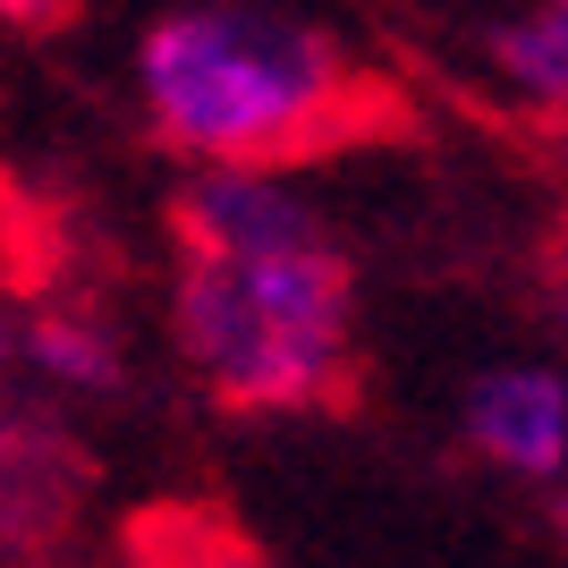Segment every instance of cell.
<instances>
[{
    "label": "cell",
    "instance_id": "cell-1",
    "mask_svg": "<svg viewBox=\"0 0 568 568\" xmlns=\"http://www.w3.org/2000/svg\"><path fill=\"white\" fill-rule=\"evenodd\" d=\"M179 348L237 407H306L348 348V263L263 170H204L179 195Z\"/></svg>",
    "mask_w": 568,
    "mask_h": 568
},
{
    "label": "cell",
    "instance_id": "cell-2",
    "mask_svg": "<svg viewBox=\"0 0 568 568\" xmlns=\"http://www.w3.org/2000/svg\"><path fill=\"white\" fill-rule=\"evenodd\" d=\"M153 128L170 144L204 153L213 170H255L281 153H306L348 119V60L323 26L255 9V0H213L179 9L144 34L136 51Z\"/></svg>",
    "mask_w": 568,
    "mask_h": 568
},
{
    "label": "cell",
    "instance_id": "cell-3",
    "mask_svg": "<svg viewBox=\"0 0 568 568\" xmlns=\"http://www.w3.org/2000/svg\"><path fill=\"white\" fill-rule=\"evenodd\" d=\"M467 433L500 458V467L551 475L568 458V382L544 374V365H500V374L475 382Z\"/></svg>",
    "mask_w": 568,
    "mask_h": 568
},
{
    "label": "cell",
    "instance_id": "cell-4",
    "mask_svg": "<svg viewBox=\"0 0 568 568\" xmlns=\"http://www.w3.org/2000/svg\"><path fill=\"white\" fill-rule=\"evenodd\" d=\"M500 69L518 77L526 94L568 102V0H544L535 18H518L500 34Z\"/></svg>",
    "mask_w": 568,
    "mask_h": 568
},
{
    "label": "cell",
    "instance_id": "cell-5",
    "mask_svg": "<svg viewBox=\"0 0 568 568\" xmlns=\"http://www.w3.org/2000/svg\"><path fill=\"white\" fill-rule=\"evenodd\" d=\"M34 356H43L51 374L85 382V390H111L119 365H111V339L102 332H69V323H34Z\"/></svg>",
    "mask_w": 568,
    "mask_h": 568
},
{
    "label": "cell",
    "instance_id": "cell-6",
    "mask_svg": "<svg viewBox=\"0 0 568 568\" xmlns=\"http://www.w3.org/2000/svg\"><path fill=\"white\" fill-rule=\"evenodd\" d=\"M60 0H0V18H26V26H43Z\"/></svg>",
    "mask_w": 568,
    "mask_h": 568
},
{
    "label": "cell",
    "instance_id": "cell-7",
    "mask_svg": "<svg viewBox=\"0 0 568 568\" xmlns=\"http://www.w3.org/2000/svg\"><path fill=\"white\" fill-rule=\"evenodd\" d=\"M187 568H237V560H187Z\"/></svg>",
    "mask_w": 568,
    "mask_h": 568
},
{
    "label": "cell",
    "instance_id": "cell-8",
    "mask_svg": "<svg viewBox=\"0 0 568 568\" xmlns=\"http://www.w3.org/2000/svg\"><path fill=\"white\" fill-rule=\"evenodd\" d=\"M0 356H9V323H0Z\"/></svg>",
    "mask_w": 568,
    "mask_h": 568
}]
</instances>
